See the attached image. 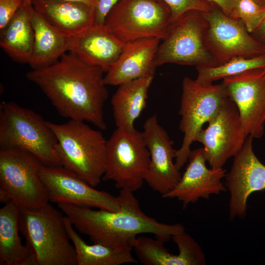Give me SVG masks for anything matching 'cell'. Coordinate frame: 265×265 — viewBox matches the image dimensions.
<instances>
[{
    "mask_svg": "<svg viewBox=\"0 0 265 265\" xmlns=\"http://www.w3.org/2000/svg\"><path fill=\"white\" fill-rule=\"evenodd\" d=\"M104 73L69 52L56 63L32 69L26 77L42 91L60 115L104 130V107L108 96Z\"/></svg>",
    "mask_w": 265,
    "mask_h": 265,
    "instance_id": "obj_1",
    "label": "cell"
},
{
    "mask_svg": "<svg viewBox=\"0 0 265 265\" xmlns=\"http://www.w3.org/2000/svg\"><path fill=\"white\" fill-rule=\"evenodd\" d=\"M67 1H74L83 3L89 5L96 7L97 5V2L96 0H64Z\"/></svg>",
    "mask_w": 265,
    "mask_h": 265,
    "instance_id": "obj_34",
    "label": "cell"
},
{
    "mask_svg": "<svg viewBox=\"0 0 265 265\" xmlns=\"http://www.w3.org/2000/svg\"><path fill=\"white\" fill-rule=\"evenodd\" d=\"M222 82L237 107L246 135L261 138L265 126V67L225 78Z\"/></svg>",
    "mask_w": 265,
    "mask_h": 265,
    "instance_id": "obj_14",
    "label": "cell"
},
{
    "mask_svg": "<svg viewBox=\"0 0 265 265\" xmlns=\"http://www.w3.org/2000/svg\"><path fill=\"white\" fill-rule=\"evenodd\" d=\"M160 39L143 38L125 44L118 59L106 72V85H119L143 76L154 75V60Z\"/></svg>",
    "mask_w": 265,
    "mask_h": 265,
    "instance_id": "obj_19",
    "label": "cell"
},
{
    "mask_svg": "<svg viewBox=\"0 0 265 265\" xmlns=\"http://www.w3.org/2000/svg\"><path fill=\"white\" fill-rule=\"evenodd\" d=\"M95 7V23L105 24L106 17L112 8L120 0H96Z\"/></svg>",
    "mask_w": 265,
    "mask_h": 265,
    "instance_id": "obj_31",
    "label": "cell"
},
{
    "mask_svg": "<svg viewBox=\"0 0 265 265\" xmlns=\"http://www.w3.org/2000/svg\"><path fill=\"white\" fill-rule=\"evenodd\" d=\"M57 143L48 121L40 114L14 102L0 104V149L21 150L35 156L44 165L62 166Z\"/></svg>",
    "mask_w": 265,
    "mask_h": 265,
    "instance_id": "obj_5",
    "label": "cell"
},
{
    "mask_svg": "<svg viewBox=\"0 0 265 265\" xmlns=\"http://www.w3.org/2000/svg\"><path fill=\"white\" fill-rule=\"evenodd\" d=\"M264 45H265V44Z\"/></svg>",
    "mask_w": 265,
    "mask_h": 265,
    "instance_id": "obj_36",
    "label": "cell"
},
{
    "mask_svg": "<svg viewBox=\"0 0 265 265\" xmlns=\"http://www.w3.org/2000/svg\"><path fill=\"white\" fill-rule=\"evenodd\" d=\"M218 7L225 14L230 16L237 0H207Z\"/></svg>",
    "mask_w": 265,
    "mask_h": 265,
    "instance_id": "obj_32",
    "label": "cell"
},
{
    "mask_svg": "<svg viewBox=\"0 0 265 265\" xmlns=\"http://www.w3.org/2000/svg\"><path fill=\"white\" fill-rule=\"evenodd\" d=\"M186 170L175 187L162 196L176 198L183 208L196 202L200 198H208L212 194L227 190L222 182L226 176L223 168H208L203 147L191 150Z\"/></svg>",
    "mask_w": 265,
    "mask_h": 265,
    "instance_id": "obj_17",
    "label": "cell"
},
{
    "mask_svg": "<svg viewBox=\"0 0 265 265\" xmlns=\"http://www.w3.org/2000/svg\"><path fill=\"white\" fill-rule=\"evenodd\" d=\"M43 163L32 154L17 149L0 150V200L20 209H35L49 202L41 179Z\"/></svg>",
    "mask_w": 265,
    "mask_h": 265,
    "instance_id": "obj_6",
    "label": "cell"
},
{
    "mask_svg": "<svg viewBox=\"0 0 265 265\" xmlns=\"http://www.w3.org/2000/svg\"><path fill=\"white\" fill-rule=\"evenodd\" d=\"M32 4L22 5L0 30V46L14 61L28 63L34 44Z\"/></svg>",
    "mask_w": 265,
    "mask_h": 265,
    "instance_id": "obj_22",
    "label": "cell"
},
{
    "mask_svg": "<svg viewBox=\"0 0 265 265\" xmlns=\"http://www.w3.org/2000/svg\"><path fill=\"white\" fill-rule=\"evenodd\" d=\"M171 11L159 0H120L107 15L105 25L124 44L143 38L166 36Z\"/></svg>",
    "mask_w": 265,
    "mask_h": 265,
    "instance_id": "obj_10",
    "label": "cell"
},
{
    "mask_svg": "<svg viewBox=\"0 0 265 265\" xmlns=\"http://www.w3.org/2000/svg\"><path fill=\"white\" fill-rule=\"evenodd\" d=\"M142 133L150 152V162L145 182L163 196L179 183L181 174L174 162L176 150L166 131L159 123L156 115L143 124Z\"/></svg>",
    "mask_w": 265,
    "mask_h": 265,
    "instance_id": "obj_16",
    "label": "cell"
},
{
    "mask_svg": "<svg viewBox=\"0 0 265 265\" xmlns=\"http://www.w3.org/2000/svg\"><path fill=\"white\" fill-rule=\"evenodd\" d=\"M106 161L102 180L112 181L120 189L134 192L145 181L150 152L142 132L120 128L107 140Z\"/></svg>",
    "mask_w": 265,
    "mask_h": 265,
    "instance_id": "obj_9",
    "label": "cell"
},
{
    "mask_svg": "<svg viewBox=\"0 0 265 265\" xmlns=\"http://www.w3.org/2000/svg\"><path fill=\"white\" fill-rule=\"evenodd\" d=\"M22 4L21 0H0V30L6 26Z\"/></svg>",
    "mask_w": 265,
    "mask_h": 265,
    "instance_id": "obj_30",
    "label": "cell"
},
{
    "mask_svg": "<svg viewBox=\"0 0 265 265\" xmlns=\"http://www.w3.org/2000/svg\"><path fill=\"white\" fill-rule=\"evenodd\" d=\"M49 201L118 211L117 196L96 189L76 174L62 166L43 165L40 172Z\"/></svg>",
    "mask_w": 265,
    "mask_h": 265,
    "instance_id": "obj_13",
    "label": "cell"
},
{
    "mask_svg": "<svg viewBox=\"0 0 265 265\" xmlns=\"http://www.w3.org/2000/svg\"><path fill=\"white\" fill-rule=\"evenodd\" d=\"M208 24L206 46L218 64L235 57H253L265 53V46L250 33L243 23L213 4L202 12Z\"/></svg>",
    "mask_w": 265,
    "mask_h": 265,
    "instance_id": "obj_11",
    "label": "cell"
},
{
    "mask_svg": "<svg viewBox=\"0 0 265 265\" xmlns=\"http://www.w3.org/2000/svg\"><path fill=\"white\" fill-rule=\"evenodd\" d=\"M165 3L171 11L170 23L190 10L208 12L212 4L207 0H159Z\"/></svg>",
    "mask_w": 265,
    "mask_h": 265,
    "instance_id": "obj_29",
    "label": "cell"
},
{
    "mask_svg": "<svg viewBox=\"0 0 265 265\" xmlns=\"http://www.w3.org/2000/svg\"><path fill=\"white\" fill-rule=\"evenodd\" d=\"M208 24L202 12L188 11L171 22L155 57L156 67L165 63L213 66L218 65L207 48Z\"/></svg>",
    "mask_w": 265,
    "mask_h": 265,
    "instance_id": "obj_8",
    "label": "cell"
},
{
    "mask_svg": "<svg viewBox=\"0 0 265 265\" xmlns=\"http://www.w3.org/2000/svg\"><path fill=\"white\" fill-rule=\"evenodd\" d=\"M65 223L75 249L77 265H121L138 263L132 254V248H114L94 243L89 244L76 231L66 216Z\"/></svg>",
    "mask_w": 265,
    "mask_h": 265,
    "instance_id": "obj_25",
    "label": "cell"
},
{
    "mask_svg": "<svg viewBox=\"0 0 265 265\" xmlns=\"http://www.w3.org/2000/svg\"><path fill=\"white\" fill-rule=\"evenodd\" d=\"M251 34L259 42L265 44V17L259 26Z\"/></svg>",
    "mask_w": 265,
    "mask_h": 265,
    "instance_id": "obj_33",
    "label": "cell"
},
{
    "mask_svg": "<svg viewBox=\"0 0 265 265\" xmlns=\"http://www.w3.org/2000/svg\"><path fill=\"white\" fill-rule=\"evenodd\" d=\"M230 17L240 20L251 34L265 17V0H237Z\"/></svg>",
    "mask_w": 265,
    "mask_h": 265,
    "instance_id": "obj_28",
    "label": "cell"
},
{
    "mask_svg": "<svg viewBox=\"0 0 265 265\" xmlns=\"http://www.w3.org/2000/svg\"><path fill=\"white\" fill-rule=\"evenodd\" d=\"M32 23L34 39L28 64L36 69L56 63L68 52L69 38L55 29L35 10Z\"/></svg>",
    "mask_w": 265,
    "mask_h": 265,
    "instance_id": "obj_24",
    "label": "cell"
},
{
    "mask_svg": "<svg viewBox=\"0 0 265 265\" xmlns=\"http://www.w3.org/2000/svg\"><path fill=\"white\" fill-rule=\"evenodd\" d=\"M237 106L228 97L196 141L203 147L211 168H223L228 159L241 149L247 137Z\"/></svg>",
    "mask_w": 265,
    "mask_h": 265,
    "instance_id": "obj_12",
    "label": "cell"
},
{
    "mask_svg": "<svg viewBox=\"0 0 265 265\" xmlns=\"http://www.w3.org/2000/svg\"><path fill=\"white\" fill-rule=\"evenodd\" d=\"M228 97L227 88L222 82L214 84L200 82L187 77L183 79L179 129L184 137L175 157L178 170L188 160L191 145L196 141L203 125L216 115Z\"/></svg>",
    "mask_w": 265,
    "mask_h": 265,
    "instance_id": "obj_7",
    "label": "cell"
},
{
    "mask_svg": "<svg viewBox=\"0 0 265 265\" xmlns=\"http://www.w3.org/2000/svg\"><path fill=\"white\" fill-rule=\"evenodd\" d=\"M265 67V53L253 57H235L213 66H197V81L213 83L253 68Z\"/></svg>",
    "mask_w": 265,
    "mask_h": 265,
    "instance_id": "obj_27",
    "label": "cell"
},
{
    "mask_svg": "<svg viewBox=\"0 0 265 265\" xmlns=\"http://www.w3.org/2000/svg\"><path fill=\"white\" fill-rule=\"evenodd\" d=\"M22 5H29L32 4V0H21Z\"/></svg>",
    "mask_w": 265,
    "mask_h": 265,
    "instance_id": "obj_35",
    "label": "cell"
},
{
    "mask_svg": "<svg viewBox=\"0 0 265 265\" xmlns=\"http://www.w3.org/2000/svg\"><path fill=\"white\" fill-rule=\"evenodd\" d=\"M48 123L57 139L56 149L62 166L97 186L102 180L106 161L107 140L102 132L83 121Z\"/></svg>",
    "mask_w": 265,
    "mask_h": 265,
    "instance_id": "obj_4",
    "label": "cell"
},
{
    "mask_svg": "<svg viewBox=\"0 0 265 265\" xmlns=\"http://www.w3.org/2000/svg\"><path fill=\"white\" fill-rule=\"evenodd\" d=\"M61 212L49 202L37 208H20V232L37 265H77Z\"/></svg>",
    "mask_w": 265,
    "mask_h": 265,
    "instance_id": "obj_3",
    "label": "cell"
},
{
    "mask_svg": "<svg viewBox=\"0 0 265 265\" xmlns=\"http://www.w3.org/2000/svg\"><path fill=\"white\" fill-rule=\"evenodd\" d=\"M117 197L121 206L118 211L95 210L66 203L57 206L80 233L88 237L94 243L111 247L133 249L137 236L142 234H154L165 242L173 236L185 231L181 224L161 223L145 214L133 192L120 189Z\"/></svg>",
    "mask_w": 265,
    "mask_h": 265,
    "instance_id": "obj_2",
    "label": "cell"
},
{
    "mask_svg": "<svg viewBox=\"0 0 265 265\" xmlns=\"http://www.w3.org/2000/svg\"><path fill=\"white\" fill-rule=\"evenodd\" d=\"M124 45L105 24L94 23L80 33L69 38L68 52L106 73L118 59Z\"/></svg>",
    "mask_w": 265,
    "mask_h": 265,
    "instance_id": "obj_18",
    "label": "cell"
},
{
    "mask_svg": "<svg viewBox=\"0 0 265 265\" xmlns=\"http://www.w3.org/2000/svg\"><path fill=\"white\" fill-rule=\"evenodd\" d=\"M154 75L143 76L119 85L111 99L116 128L132 130L145 108L149 88Z\"/></svg>",
    "mask_w": 265,
    "mask_h": 265,
    "instance_id": "obj_21",
    "label": "cell"
},
{
    "mask_svg": "<svg viewBox=\"0 0 265 265\" xmlns=\"http://www.w3.org/2000/svg\"><path fill=\"white\" fill-rule=\"evenodd\" d=\"M164 242L156 238L140 236L135 239L133 249L140 262L144 265H189L190 256L184 248L178 255L170 253Z\"/></svg>",
    "mask_w": 265,
    "mask_h": 265,
    "instance_id": "obj_26",
    "label": "cell"
},
{
    "mask_svg": "<svg viewBox=\"0 0 265 265\" xmlns=\"http://www.w3.org/2000/svg\"><path fill=\"white\" fill-rule=\"evenodd\" d=\"M253 137L247 136L241 149L234 157L230 172L226 174L225 186L229 191L230 218H243L247 212V201L252 193L265 190V165L255 154Z\"/></svg>",
    "mask_w": 265,
    "mask_h": 265,
    "instance_id": "obj_15",
    "label": "cell"
},
{
    "mask_svg": "<svg viewBox=\"0 0 265 265\" xmlns=\"http://www.w3.org/2000/svg\"><path fill=\"white\" fill-rule=\"evenodd\" d=\"M34 10L67 37L78 35L95 23V7L64 0H32Z\"/></svg>",
    "mask_w": 265,
    "mask_h": 265,
    "instance_id": "obj_20",
    "label": "cell"
},
{
    "mask_svg": "<svg viewBox=\"0 0 265 265\" xmlns=\"http://www.w3.org/2000/svg\"><path fill=\"white\" fill-rule=\"evenodd\" d=\"M20 208L9 202L0 209V265H37L19 235Z\"/></svg>",
    "mask_w": 265,
    "mask_h": 265,
    "instance_id": "obj_23",
    "label": "cell"
}]
</instances>
